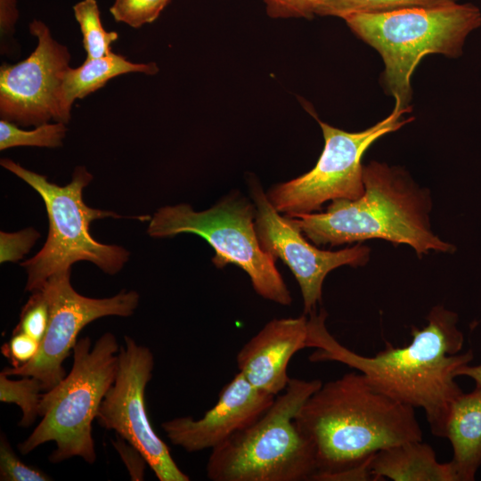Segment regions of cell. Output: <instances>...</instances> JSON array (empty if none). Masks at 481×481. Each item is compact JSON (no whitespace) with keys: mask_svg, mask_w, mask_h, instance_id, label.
<instances>
[{"mask_svg":"<svg viewBox=\"0 0 481 481\" xmlns=\"http://www.w3.org/2000/svg\"><path fill=\"white\" fill-rule=\"evenodd\" d=\"M308 318L306 346L315 348L313 363L338 362L361 372L380 393L413 408H421L432 434L445 437L452 402L462 391L455 382L457 370L469 364L472 352L460 353L463 334L457 314L434 306L423 328H412V340L403 347L386 343L373 356L359 355L341 345L326 327L324 310Z\"/></svg>","mask_w":481,"mask_h":481,"instance_id":"obj_1","label":"cell"},{"mask_svg":"<svg viewBox=\"0 0 481 481\" xmlns=\"http://www.w3.org/2000/svg\"><path fill=\"white\" fill-rule=\"evenodd\" d=\"M414 409L376 390L359 371L322 383L294 419L314 448V481L373 480L377 452L422 440Z\"/></svg>","mask_w":481,"mask_h":481,"instance_id":"obj_2","label":"cell"},{"mask_svg":"<svg viewBox=\"0 0 481 481\" xmlns=\"http://www.w3.org/2000/svg\"><path fill=\"white\" fill-rule=\"evenodd\" d=\"M363 194L355 200H335L325 212L290 218L315 245L382 239L407 244L418 256L454 250L432 232L429 192L405 170L371 161L363 166Z\"/></svg>","mask_w":481,"mask_h":481,"instance_id":"obj_3","label":"cell"},{"mask_svg":"<svg viewBox=\"0 0 481 481\" xmlns=\"http://www.w3.org/2000/svg\"><path fill=\"white\" fill-rule=\"evenodd\" d=\"M352 32L381 56V83L395 104L410 111L411 77L420 60L439 53L462 54L467 37L481 26V11L472 3L432 9L355 13L344 19Z\"/></svg>","mask_w":481,"mask_h":481,"instance_id":"obj_4","label":"cell"},{"mask_svg":"<svg viewBox=\"0 0 481 481\" xmlns=\"http://www.w3.org/2000/svg\"><path fill=\"white\" fill-rule=\"evenodd\" d=\"M322 382L290 378L283 393L251 425L211 450L207 477L212 481H314L312 443L295 417Z\"/></svg>","mask_w":481,"mask_h":481,"instance_id":"obj_5","label":"cell"},{"mask_svg":"<svg viewBox=\"0 0 481 481\" xmlns=\"http://www.w3.org/2000/svg\"><path fill=\"white\" fill-rule=\"evenodd\" d=\"M120 346L106 332L92 347L88 337L77 340L70 371L54 387L43 393L39 424L18 447L28 454L38 446L54 442L52 463L80 457L89 464L96 460L92 423L112 386L118 371Z\"/></svg>","mask_w":481,"mask_h":481,"instance_id":"obj_6","label":"cell"},{"mask_svg":"<svg viewBox=\"0 0 481 481\" xmlns=\"http://www.w3.org/2000/svg\"><path fill=\"white\" fill-rule=\"evenodd\" d=\"M0 164L37 191L47 211L49 232L45 245L33 257L20 264L28 274L27 291L40 289L53 274L70 270L78 261L91 262L108 274H115L123 268L129 252L120 246L98 242L90 233L92 221L123 216L86 206L83 190L93 175L85 167H77L71 182L59 186L12 159H2Z\"/></svg>","mask_w":481,"mask_h":481,"instance_id":"obj_7","label":"cell"},{"mask_svg":"<svg viewBox=\"0 0 481 481\" xmlns=\"http://www.w3.org/2000/svg\"><path fill=\"white\" fill-rule=\"evenodd\" d=\"M255 205L244 198L230 196L204 211L188 204L165 206L150 218L147 233L164 238L192 233L203 238L215 250L214 265L241 268L254 290L265 299L289 306L292 298L275 265L276 258L261 248L255 228Z\"/></svg>","mask_w":481,"mask_h":481,"instance_id":"obj_8","label":"cell"},{"mask_svg":"<svg viewBox=\"0 0 481 481\" xmlns=\"http://www.w3.org/2000/svg\"><path fill=\"white\" fill-rule=\"evenodd\" d=\"M395 104L392 112L361 132H346L318 120L324 137L323 151L309 172L274 185L266 194L279 213L286 216L314 213L329 200L360 198L364 192L362 158L379 138L412 120Z\"/></svg>","mask_w":481,"mask_h":481,"instance_id":"obj_9","label":"cell"},{"mask_svg":"<svg viewBox=\"0 0 481 481\" xmlns=\"http://www.w3.org/2000/svg\"><path fill=\"white\" fill-rule=\"evenodd\" d=\"M37 38L34 51L16 64L0 68V117L22 126L68 124L71 110L64 101L63 83L70 68L69 48L53 38L40 20L29 23Z\"/></svg>","mask_w":481,"mask_h":481,"instance_id":"obj_10","label":"cell"},{"mask_svg":"<svg viewBox=\"0 0 481 481\" xmlns=\"http://www.w3.org/2000/svg\"><path fill=\"white\" fill-rule=\"evenodd\" d=\"M41 290L49 306V323L39 352L29 363L5 368L12 376H32L40 380L44 392L58 385L66 376L62 366L73 349L80 330L104 316L126 317L134 314L140 301L135 290H121L111 298H92L77 293L70 283V270L53 274Z\"/></svg>","mask_w":481,"mask_h":481,"instance_id":"obj_11","label":"cell"},{"mask_svg":"<svg viewBox=\"0 0 481 481\" xmlns=\"http://www.w3.org/2000/svg\"><path fill=\"white\" fill-rule=\"evenodd\" d=\"M125 346L118 354V371L112 386L99 408L102 427L135 447L159 481H189L173 460L168 446L154 431L146 411L145 388L152 377L151 351L124 337Z\"/></svg>","mask_w":481,"mask_h":481,"instance_id":"obj_12","label":"cell"},{"mask_svg":"<svg viewBox=\"0 0 481 481\" xmlns=\"http://www.w3.org/2000/svg\"><path fill=\"white\" fill-rule=\"evenodd\" d=\"M251 195L261 248L274 258H281L291 270L301 289L304 314L315 311L322 300L323 281L330 271L368 262L371 249L360 243L337 251L313 246L290 217L280 215L259 185H252Z\"/></svg>","mask_w":481,"mask_h":481,"instance_id":"obj_13","label":"cell"},{"mask_svg":"<svg viewBox=\"0 0 481 481\" xmlns=\"http://www.w3.org/2000/svg\"><path fill=\"white\" fill-rule=\"evenodd\" d=\"M274 399V395L258 390L238 372L222 388L216 404L202 418H175L161 426L173 444L189 452L213 450L255 422Z\"/></svg>","mask_w":481,"mask_h":481,"instance_id":"obj_14","label":"cell"},{"mask_svg":"<svg viewBox=\"0 0 481 481\" xmlns=\"http://www.w3.org/2000/svg\"><path fill=\"white\" fill-rule=\"evenodd\" d=\"M308 318L273 319L240 349L236 356L239 372L256 388L277 395L288 386L289 363L306 348Z\"/></svg>","mask_w":481,"mask_h":481,"instance_id":"obj_15","label":"cell"},{"mask_svg":"<svg viewBox=\"0 0 481 481\" xmlns=\"http://www.w3.org/2000/svg\"><path fill=\"white\" fill-rule=\"evenodd\" d=\"M371 473L373 480L457 481L451 462H439L434 449L422 440L379 450L371 459Z\"/></svg>","mask_w":481,"mask_h":481,"instance_id":"obj_16","label":"cell"},{"mask_svg":"<svg viewBox=\"0 0 481 481\" xmlns=\"http://www.w3.org/2000/svg\"><path fill=\"white\" fill-rule=\"evenodd\" d=\"M445 437L452 444L450 461L457 481H472L481 465V387L461 393L452 402Z\"/></svg>","mask_w":481,"mask_h":481,"instance_id":"obj_17","label":"cell"},{"mask_svg":"<svg viewBox=\"0 0 481 481\" xmlns=\"http://www.w3.org/2000/svg\"><path fill=\"white\" fill-rule=\"evenodd\" d=\"M159 68L155 62L135 63L113 52L104 57L88 59L77 68H69L63 83L64 101L71 110L76 100L104 86L109 80L127 73L155 75Z\"/></svg>","mask_w":481,"mask_h":481,"instance_id":"obj_18","label":"cell"},{"mask_svg":"<svg viewBox=\"0 0 481 481\" xmlns=\"http://www.w3.org/2000/svg\"><path fill=\"white\" fill-rule=\"evenodd\" d=\"M459 0H322L316 15L343 20L355 13H383L408 9L441 8Z\"/></svg>","mask_w":481,"mask_h":481,"instance_id":"obj_19","label":"cell"},{"mask_svg":"<svg viewBox=\"0 0 481 481\" xmlns=\"http://www.w3.org/2000/svg\"><path fill=\"white\" fill-rule=\"evenodd\" d=\"M74 17L83 37L86 58L104 57L112 53L111 45L118 39L116 31H107L101 21L97 0H81L73 5Z\"/></svg>","mask_w":481,"mask_h":481,"instance_id":"obj_20","label":"cell"},{"mask_svg":"<svg viewBox=\"0 0 481 481\" xmlns=\"http://www.w3.org/2000/svg\"><path fill=\"white\" fill-rule=\"evenodd\" d=\"M43 391L42 383L35 377L20 376L15 380L0 372V401L16 404L20 408V427L28 428L39 416Z\"/></svg>","mask_w":481,"mask_h":481,"instance_id":"obj_21","label":"cell"},{"mask_svg":"<svg viewBox=\"0 0 481 481\" xmlns=\"http://www.w3.org/2000/svg\"><path fill=\"white\" fill-rule=\"evenodd\" d=\"M67 134L66 124L45 123L32 130H23L18 125L0 120V150L19 146L57 148L62 145Z\"/></svg>","mask_w":481,"mask_h":481,"instance_id":"obj_22","label":"cell"},{"mask_svg":"<svg viewBox=\"0 0 481 481\" xmlns=\"http://www.w3.org/2000/svg\"><path fill=\"white\" fill-rule=\"evenodd\" d=\"M169 0H114L110 7L113 19L139 29L155 21Z\"/></svg>","mask_w":481,"mask_h":481,"instance_id":"obj_23","label":"cell"},{"mask_svg":"<svg viewBox=\"0 0 481 481\" xmlns=\"http://www.w3.org/2000/svg\"><path fill=\"white\" fill-rule=\"evenodd\" d=\"M49 316V306L43 292L34 291L22 309L14 331L23 332L41 342L48 327Z\"/></svg>","mask_w":481,"mask_h":481,"instance_id":"obj_24","label":"cell"},{"mask_svg":"<svg viewBox=\"0 0 481 481\" xmlns=\"http://www.w3.org/2000/svg\"><path fill=\"white\" fill-rule=\"evenodd\" d=\"M1 481H48L52 478L42 470L25 464L15 454L5 436L0 441Z\"/></svg>","mask_w":481,"mask_h":481,"instance_id":"obj_25","label":"cell"},{"mask_svg":"<svg viewBox=\"0 0 481 481\" xmlns=\"http://www.w3.org/2000/svg\"><path fill=\"white\" fill-rule=\"evenodd\" d=\"M40 234L29 227L17 232H1V263L17 262L33 247Z\"/></svg>","mask_w":481,"mask_h":481,"instance_id":"obj_26","label":"cell"},{"mask_svg":"<svg viewBox=\"0 0 481 481\" xmlns=\"http://www.w3.org/2000/svg\"><path fill=\"white\" fill-rule=\"evenodd\" d=\"M272 18H306L316 15L322 0H262Z\"/></svg>","mask_w":481,"mask_h":481,"instance_id":"obj_27","label":"cell"},{"mask_svg":"<svg viewBox=\"0 0 481 481\" xmlns=\"http://www.w3.org/2000/svg\"><path fill=\"white\" fill-rule=\"evenodd\" d=\"M40 341L20 331H13L9 343L3 346V354L10 359L12 367L24 365L39 352Z\"/></svg>","mask_w":481,"mask_h":481,"instance_id":"obj_28","label":"cell"},{"mask_svg":"<svg viewBox=\"0 0 481 481\" xmlns=\"http://www.w3.org/2000/svg\"><path fill=\"white\" fill-rule=\"evenodd\" d=\"M19 0H0V36L1 53L10 54L16 49L13 45V34L19 20Z\"/></svg>","mask_w":481,"mask_h":481,"instance_id":"obj_29","label":"cell"},{"mask_svg":"<svg viewBox=\"0 0 481 481\" xmlns=\"http://www.w3.org/2000/svg\"><path fill=\"white\" fill-rule=\"evenodd\" d=\"M113 445L126 464L131 479L143 480L147 464L143 454L119 436H117V441H113Z\"/></svg>","mask_w":481,"mask_h":481,"instance_id":"obj_30","label":"cell"},{"mask_svg":"<svg viewBox=\"0 0 481 481\" xmlns=\"http://www.w3.org/2000/svg\"><path fill=\"white\" fill-rule=\"evenodd\" d=\"M456 376L469 377L476 382L477 387H481V364L476 366L463 365L457 370Z\"/></svg>","mask_w":481,"mask_h":481,"instance_id":"obj_31","label":"cell"}]
</instances>
